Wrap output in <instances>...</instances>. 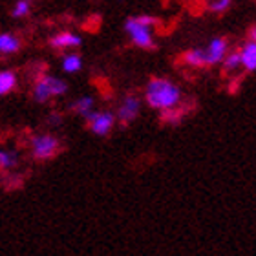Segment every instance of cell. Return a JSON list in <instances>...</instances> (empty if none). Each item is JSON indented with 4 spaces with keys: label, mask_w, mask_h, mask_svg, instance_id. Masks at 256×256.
I'll return each instance as SVG.
<instances>
[{
    "label": "cell",
    "mask_w": 256,
    "mask_h": 256,
    "mask_svg": "<svg viewBox=\"0 0 256 256\" xmlns=\"http://www.w3.org/2000/svg\"><path fill=\"white\" fill-rule=\"evenodd\" d=\"M182 101V92L176 84L165 79H152L146 84V102L152 108L165 110L176 106Z\"/></svg>",
    "instance_id": "cell-1"
},
{
    "label": "cell",
    "mask_w": 256,
    "mask_h": 256,
    "mask_svg": "<svg viewBox=\"0 0 256 256\" xmlns=\"http://www.w3.org/2000/svg\"><path fill=\"white\" fill-rule=\"evenodd\" d=\"M66 88H68L66 82L57 79V77H42V79L35 84V88H33V99L38 102H44V101H48L50 97L64 94Z\"/></svg>",
    "instance_id": "cell-2"
},
{
    "label": "cell",
    "mask_w": 256,
    "mask_h": 256,
    "mask_svg": "<svg viewBox=\"0 0 256 256\" xmlns=\"http://www.w3.org/2000/svg\"><path fill=\"white\" fill-rule=\"evenodd\" d=\"M126 33L132 37L134 44H138L141 48H152L154 46V38H152V32H150V24L141 20V16L138 18H130L124 24Z\"/></svg>",
    "instance_id": "cell-3"
},
{
    "label": "cell",
    "mask_w": 256,
    "mask_h": 256,
    "mask_svg": "<svg viewBox=\"0 0 256 256\" xmlns=\"http://www.w3.org/2000/svg\"><path fill=\"white\" fill-rule=\"evenodd\" d=\"M57 148H59V143L52 136L40 134V136H35L32 139V152L37 160H48L57 152Z\"/></svg>",
    "instance_id": "cell-4"
},
{
    "label": "cell",
    "mask_w": 256,
    "mask_h": 256,
    "mask_svg": "<svg viewBox=\"0 0 256 256\" xmlns=\"http://www.w3.org/2000/svg\"><path fill=\"white\" fill-rule=\"evenodd\" d=\"M86 119L90 121V130L97 136H106L114 126V116L108 112H92Z\"/></svg>",
    "instance_id": "cell-5"
},
{
    "label": "cell",
    "mask_w": 256,
    "mask_h": 256,
    "mask_svg": "<svg viewBox=\"0 0 256 256\" xmlns=\"http://www.w3.org/2000/svg\"><path fill=\"white\" fill-rule=\"evenodd\" d=\"M139 114V99L134 96H128L123 99V102H121V106H119V119L123 121V123H130V121H134V119L138 118Z\"/></svg>",
    "instance_id": "cell-6"
},
{
    "label": "cell",
    "mask_w": 256,
    "mask_h": 256,
    "mask_svg": "<svg viewBox=\"0 0 256 256\" xmlns=\"http://www.w3.org/2000/svg\"><path fill=\"white\" fill-rule=\"evenodd\" d=\"M205 52H207V64L222 62L225 57V52H227V40H225V38H220V37L212 38Z\"/></svg>",
    "instance_id": "cell-7"
},
{
    "label": "cell",
    "mask_w": 256,
    "mask_h": 256,
    "mask_svg": "<svg viewBox=\"0 0 256 256\" xmlns=\"http://www.w3.org/2000/svg\"><path fill=\"white\" fill-rule=\"evenodd\" d=\"M242 64L249 72L256 70V40H251V42H247L244 46V50H242Z\"/></svg>",
    "instance_id": "cell-8"
},
{
    "label": "cell",
    "mask_w": 256,
    "mask_h": 256,
    "mask_svg": "<svg viewBox=\"0 0 256 256\" xmlns=\"http://www.w3.org/2000/svg\"><path fill=\"white\" fill-rule=\"evenodd\" d=\"M80 44V37L74 35V33H59L52 38V46L54 48H72V46H79Z\"/></svg>",
    "instance_id": "cell-9"
},
{
    "label": "cell",
    "mask_w": 256,
    "mask_h": 256,
    "mask_svg": "<svg viewBox=\"0 0 256 256\" xmlns=\"http://www.w3.org/2000/svg\"><path fill=\"white\" fill-rule=\"evenodd\" d=\"M18 48H20V42L16 37H13L10 33L0 35V52L2 54H15Z\"/></svg>",
    "instance_id": "cell-10"
},
{
    "label": "cell",
    "mask_w": 256,
    "mask_h": 256,
    "mask_svg": "<svg viewBox=\"0 0 256 256\" xmlns=\"http://www.w3.org/2000/svg\"><path fill=\"white\" fill-rule=\"evenodd\" d=\"M77 114H80L82 118H88L92 112H94V99L92 97H80L77 101L74 102V106H72Z\"/></svg>",
    "instance_id": "cell-11"
},
{
    "label": "cell",
    "mask_w": 256,
    "mask_h": 256,
    "mask_svg": "<svg viewBox=\"0 0 256 256\" xmlns=\"http://www.w3.org/2000/svg\"><path fill=\"white\" fill-rule=\"evenodd\" d=\"M185 62L190 66H205L207 64V52L203 50H192L185 54Z\"/></svg>",
    "instance_id": "cell-12"
},
{
    "label": "cell",
    "mask_w": 256,
    "mask_h": 256,
    "mask_svg": "<svg viewBox=\"0 0 256 256\" xmlns=\"http://www.w3.org/2000/svg\"><path fill=\"white\" fill-rule=\"evenodd\" d=\"M16 84V77L13 72H2L0 74V94H10Z\"/></svg>",
    "instance_id": "cell-13"
},
{
    "label": "cell",
    "mask_w": 256,
    "mask_h": 256,
    "mask_svg": "<svg viewBox=\"0 0 256 256\" xmlns=\"http://www.w3.org/2000/svg\"><path fill=\"white\" fill-rule=\"evenodd\" d=\"M80 66H82V60H80L79 55H66L62 59V70L68 72V74H74V72H79Z\"/></svg>",
    "instance_id": "cell-14"
},
{
    "label": "cell",
    "mask_w": 256,
    "mask_h": 256,
    "mask_svg": "<svg viewBox=\"0 0 256 256\" xmlns=\"http://www.w3.org/2000/svg\"><path fill=\"white\" fill-rule=\"evenodd\" d=\"M183 118V110L182 108H165V110H161V119L165 121V123H178L180 119Z\"/></svg>",
    "instance_id": "cell-15"
},
{
    "label": "cell",
    "mask_w": 256,
    "mask_h": 256,
    "mask_svg": "<svg viewBox=\"0 0 256 256\" xmlns=\"http://www.w3.org/2000/svg\"><path fill=\"white\" fill-rule=\"evenodd\" d=\"M0 165L4 170L8 168H13L16 165V154L15 152H11V150H2L0 152Z\"/></svg>",
    "instance_id": "cell-16"
},
{
    "label": "cell",
    "mask_w": 256,
    "mask_h": 256,
    "mask_svg": "<svg viewBox=\"0 0 256 256\" xmlns=\"http://www.w3.org/2000/svg\"><path fill=\"white\" fill-rule=\"evenodd\" d=\"M240 66H244V64H242V54H230L224 62L225 72H234V70H238Z\"/></svg>",
    "instance_id": "cell-17"
},
{
    "label": "cell",
    "mask_w": 256,
    "mask_h": 256,
    "mask_svg": "<svg viewBox=\"0 0 256 256\" xmlns=\"http://www.w3.org/2000/svg\"><path fill=\"white\" fill-rule=\"evenodd\" d=\"M28 11H30V2H28V0H18V2L15 4V10H13L11 15L15 16V18H20V16L28 15Z\"/></svg>",
    "instance_id": "cell-18"
},
{
    "label": "cell",
    "mask_w": 256,
    "mask_h": 256,
    "mask_svg": "<svg viewBox=\"0 0 256 256\" xmlns=\"http://www.w3.org/2000/svg\"><path fill=\"white\" fill-rule=\"evenodd\" d=\"M230 0H212L210 4H208V10L214 11V13H224L227 8H229Z\"/></svg>",
    "instance_id": "cell-19"
},
{
    "label": "cell",
    "mask_w": 256,
    "mask_h": 256,
    "mask_svg": "<svg viewBox=\"0 0 256 256\" xmlns=\"http://www.w3.org/2000/svg\"><path fill=\"white\" fill-rule=\"evenodd\" d=\"M251 40H256V28L251 30Z\"/></svg>",
    "instance_id": "cell-20"
}]
</instances>
